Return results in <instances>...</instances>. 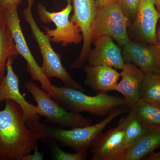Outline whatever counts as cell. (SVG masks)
<instances>
[{
	"label": "cell",
	"instance_id": "cell-1",
	"mask_svg": "<svg viewBox=\"0 0 160 160\" xmlns=\"http://www.w3.org/2000/svg\"><path fill=\"white\" fill-rule=\"evenodd\" d=\"M4 102L5 108L0 111V160H23L38 147L39 138L27 125L17 103Z\"/></svg>",
	"mask_w": 160,
	"mask_h": 160
},
{
	"label": "cell",
	"instance_id": "cell-2",
	"mask_svg": "<svg viewBox=\"0 0 160 160\" xmlns=\"http://www.w3.org/2000/svg\"><path fill=\"white\" fill-rule=\"evenodd\" d=\"M48 93L66 110L78 113L85 112L103 116L128 107L122 96L111 95L107 92H98L96 95L91 96L78 89L53 85Z\"/></svg>",
	"mask_w": 160,
	"mask_h": 160
},
{
	"label": "cell",
	"instance_id": "cell-3",
	"mask_svg": "<svg viewBox=\"0 0 160 160\" xmlns=\"http://www.w3.org/2000/svg\"><path fill=\"white\" fill-rule=\"evenodd\" d=\"M27 7L23 11L24 19L30 27L32 37L37 43L42 57L41 66L43 73L49 80L57 78L65 86L85 92L86 90L78 83L64 67L61 56L54 51L51 45L50 38L41 31L32 14V7L34 0H27Z\"/></svg>",
	"mask_w": 160,
	"mask_h": 160
},
{
	"label": "cell",
	"instance_id": "cell-4",
	"mask_svg": "<svg viewBox=\"0 0 160 160\" xmlns=\"http://www.w3.org/2000/svg\"><path fill=\"white\" fill-rule=\"evenodd\" d=\"M128 107L120 108L108 115L102 122L90 126L66 129L50 124L42 123L39 133L41 139H53L75 152H86L98 136L118 117L129 112Z\"/></svg>",
	"mask_w": 160,
	"mask_h": 160
},
{
	"label": "cell",
	"instance_id": "cell-5",
	"mask_svg": "<svg viewBox=\"0 0 160 160\" xmlns=\"http://www.w3.org/2000/svg\"><path fill=\"white\" fill-rule=\"evenodd\" d=\"M25 87L36 102V113L46 117V122L50 125L59 128L73 129L92 124L88 118L63 108L34 82H27Z\"/></svg>",
	"mask_w": 160,
	"mask_h": 160
},
{
	"label": "cell",
	"instance_id": "cell-6",
	"mask_svg": "<svg viewBox=\"0 0 160 160\" xmlns=\"http://www.w3.org/2000/svg\"><path fill=\"white\" fill-rule=\"evenodd\" d=\"M131 24L117 2L99 7L91 29V44L107 35L120 47L130 42L128 29Z\"/></svg>",
	"mask_w": 160,
	"mask_h": 160
},
{
	"label": "cell",
	"instance_id": "cell-7",
	"mask_svg": "<svg viewBox=\"0 0 160 160\" xmlns=\"http://www.w3.org/2000/svg\"><path fill=\"white\" fill-rule=\"evenodd\" d=\"M67 4L62 10L50 12L42 4L38 5L37 12L42 22L45 24L52 22L56 26L54 29L44 27L46 33L52 42L66 48L69 45H78L83 42V37L79 27L72 23L69 18L72 11V0H66Z\"/></svg>",
	"mask_w": 160,
	"mask_h": 160
},
{
	"label": "cell",
	"instance_id": "cell-8",
	"mask_svg": "<svg viewBox=\"0 0 160 160\" xmlns=\"http://www.w3.org/2000/svg\"><path fill=\"white\" fill-rule=\"evenodd\" d=\"M18 8V6H13L3 10V18L14 41L18 54L26 61V68L32 78L39 82L42 89L49 93L53 84L43 73L30 51L20 24Z\"/></svg>",
	"mask_w": 160,
	"mask_h": 160
},
{
	"label": "cell",
	"instance_id": "cell-9",
	"mask_svg": "<svg viewBox=\"0 0 160 160\" xmlns=\"http://www.w3.org/2000/svg\"><path fill=\"white\" fill-rule=\"evenodd\" d=\"M73 13L70 20L79 27L83 37V45L77 59L70 69H78L84 66L91 51V29L99 8L98 0H72Z\"/></svg>",
	"mask_w": 160,
	"mask_h": 160
},
{
	"label": "cell",
	"instance_id": "cell-10",
	"mask_svg": "<svg viewBox=\"0 0 160 160\" xmlns=\"http://www.w3.org/2000/svg\"><path fill=\"white\" fill-rule=\"evenodd\" d=\"M160 18L155 0H140L136 17L128 29L130 41L159 44L157 38V24Z\"/></svg>",
	"mask_w": 160,
	"mask_h": 160
},
{
	"label": "cell",
	"instance_id": "cell-11",
	"mask_svg": "<svg viewBox=\"0 0 160 160\" xmlns=\"http://www.w3.org/2000/svg\"><path fill=\"white\" fill-rule=\"evenodd\" d=\"M124 117L116 127L102 132L90 147L91 160H123L127 153L124 143Z\"/></svg>",
	"mask_w": 160,
	"mask_h": 160
},
{
	"label": "cell",
	"instance_id": "cell-12",
	"mask_svg": "<svg viewBox=\"0 0 160 160\" xmlns=\"http://www.w3.org/2000/svg\"><path fill=\"white\" fill-rule=\"evenodd\" d=\"M14 57H10L6 64V74L0 81V106L6 100L17 103L22 110L27 125L34 127L39 122L40 117L35 112V106L27 102L24 95L20 92L19 77L15 73L12 64Z\"/></svg>",
	"mask_w": 160,
	"mask_h": 160
},
{
	"label": "cell",
	"instance_id": "cell-13",
	"mask_svg": "<svg viewBox=\"0 0 160 160\" xmlns=\"http://www.w3.org/2000/svg\"><path fill=\"white\" fill-rule=\"evenodd\" d=\"M125 63L134 64L144 73H160V45L130 42L122 46Z\"/></svg>",
	"mask_w": 160,
	"mask_h": 160
},
{
	"label": "cell",
	"instance_id": "cell-14",
	"mask_svg": "<svg viewBox=\"0 0 160 160\" xmlns=\"http://www.w3.org/2000/svg\"><path fill=\"white\" fill-rule=\"evenodd\" d=\"M94 48L87 57V62L92 66H104L122 69L125 62L122 49L107 35L100 37L93 44Z\"/></svg>",
	"mask_w": 160,
	"mask_h": 160
},
{
	"label": "cell",
	"instance_id": "cell-15",
	"mask_svg": "<svg viewBox=\"0 0 160 160\" xmlns=\"http://www.w3.org/2000/svg\"><path fill=\"white\" fill-rule=\"evenodd\" d=\"M84 71L86 73L85 84L98 92H107L116 91L121 73L109 66L86 65Z\"/></svg>",
	"mask_w": 160,
	"mask_h": 160
},
{
	"label": "cell",
	"instance_id": "cell-16",
	"mask_svg": "<svg viewBox=\"0 0 160 160\" xmlns=\"http://www.w3.org/2000/svg\"><path fill=\"white\" fill-rule=\"evenodd\" d=\"M122 70V78L118 83L116 92L122 95L129 108L140 98V88L145 73L129 62L125 63Z\"/></svg>",
	"mask_w": 160,
	"mask_h": 160
},
{
	"label": "cell",
	"instance_id": "cell-17",
	"mask_svg": "<svg viewBox=\"0 0 160 160\" xmlns=\"http://www.w3.org/2000/svg\"><path fill=\"white\" fill-rule=\"evenodd\" d=\"M160 148V128L149 129L130 147L123 160L143 159Z\"/></svg>",
	"mask_w": 160,
	"mask_h": 160
},
{
	"label": "cell",
	"instance_id": "cell-18",
	"mask_svg": "<svg viewBox=\"0 0 160 160\" xmlns=\"http://www.w3.org/2000/svg\"><path fill=\"white\" fill-rule=\"evenodd\" d=\"M129 109V113L147 129L160 128V107L140 98Z\"/></svg>",
	"mask_w": 160,
	"mask_h": 160
},
{
	"label": "cell",
	"instance_id": "cell-19",
	"mask_svg": "<svg viewBox=\"0 0 160 160\" xmlns=\"http://www.w3.org/2000/svg\"><path fill=\"white\" fill-rule=\"evenodd\" d=\"M18 55L14 41L3 18L0 21V81L5 77L9 58H16Z\"/></svg>",
	"mask_w": 160,
	"mask_h": 160
},
{
	"label": "cell",
	"instance_id": "cell-20",
	"mask_svg": "<svg viewBox=\"0 0 160 160\" xmlns=\"http://www.w3.org/2000/svg\"><path fill=\"white\" fill-rule=\"evenodd\" d=\"M140 98L160 107V73H146L140 88Z\"/></svg>",
	"mask_w": 160,
	"mask_h": 160
},
{
	"label": "cell",
	"instance_id": "cell-21",
	"mask_svg": "<svg viewBox=\"0 0 160 160\" xmlns=\"http://www.w3.org/2000/svg\"><path fill=\"white\" fill-rule=\"evenodd\" d=\"M124 117V143L128 151L135 142L150 129L146 128L136 118L130 113Z\"/></svg>",
	"mask_w": 160,
	"mask_h": 160
},
{
	"label": "cell",
	"instance_id": "cell-22",
	"mask_svg": "<svg viewBox=\"0 0 160 160\" xmlns=\"http://www.w3.org/2000/svg\"><path fill=\"white\" fill-rule=\"evenodd\" d=\"M52 150L56 160H86L88 159V153L86 152H75L69 153L63 151L57 144L52 146Z\"/></svg>",
	"mask_w": 160,
	"mask_h": 160
},
{
	"label": "cell",
	"instance_id": "cell-23",
	"mask_svg": "<svg viewBox=\"0 0 160 160\" xmlns=\"http://www.w3.org/2000/svg\"><path fill=\"white\" fill-rule=\"evenodd\" d=\"M131 23L136 16L140 0H116Z\"/></svg>",
	"mask_w": 160,
	"mask_h": 160
},
{
	"label": "cell",
	"instance_id": "cell-24",
	"mask_svg": "<svg viewBox=\"0 0 160 160\" xmlns=\"http://www.w3.org/2000/svg\"><path fill=\"white\" fill-rule=\"evenodd\" d=\"M22 0H0V9L3 11L9 7L18 6Z\"/></svg>",
	"mask_w": 160,
	"mask_h": 160
},
{
	"label": "cell",
	"instance_id": "cell-25",
	"mask_svg": "<svg viewBox=\"0 0 160 160\" xmlns=\"http://www.w3.org/2000/svg\"><path fill=\"white\" fill-rule=\"evenodd\" d=\"M44 158V154L42 152H40L38 147L35 148L32 154L26 156L23 159V160H42Z\"/></svg>",
	"mask_w": 160,
	"mask_h": 160
},
{
	"label": "cell",
	"instance_id": "cell-26",
	"mask_svg": "<svg viewBox=\"0 0 160 160\" xmlns=\"http://www.w3.org/2000/svg\"><path fill=\"white\" fill-rule=\"evenodd\" d=\"M144 160H160V150L158 152H152Z\"/></svg>",
	"mask_w": 160,
	"mask_h": 160
},
{
	"label": "cell",
	"instance_id": "cell-27",
	"mask_svg": "<svg viewBox=\"0 0 160 160\" xmlns=\"http://www.w3.org/2000/svg\"><path fill=\"white\" fill-rule=\"evenodd\" d=\"M115 2H117L116 0H98L99 7L106 6Z\"/></svg>",
	"mask_w": 160,
	"mask_h": 160
},
{
	"label": "cell",
	"instance_id": "cell-28",
	"mask_svg": "<svg viewBox=\"0 0 160 160\" xmlns=\"http://www.w3.org/2000/svg\"><path fill=\"white\" fill-rule=\"evenodd\" d=\"M155 6L156 9L160 12V0H155Z\"/></svg>",
	"mask_w": 160,
	"mask_h": 160
},
{
	"label": "cell",
	"instance_id": "cell-29",
	"mask_svg": "<svg viewBox=\"0 0 160 160\" xmlns=\"http://www.w3.org/2000/svg\"><path fill=\"white\" fill-rule=\"evenodd\" d=\"M157 38L158 42L160 45V28L157 31Z\"/></svg>",
	"mask_w": 160,
	"mask_h": 160
},
{
	"label": "cell",
	"instance_id": "cell-30",
	"mask_svg": "<svg viewBox=\"0 0 160 160\" xmlns=\"http://www.w3.org/2000/svg\"><path fill=\"white\" fill-rule=\"evenodd\" d=\"M3 19V11L0 9V21Z\"/></svg>",
	"mask_w": 160,
	"mask_h": 160
}]
</instances>
